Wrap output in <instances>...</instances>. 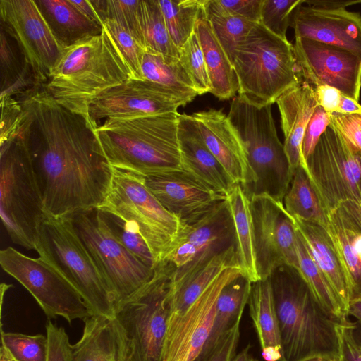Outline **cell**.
Segmentation results:
<instances>
[{"mask_svg": "<svg viewBox=\"0 0 361 361\" xmlns=\"http://www.w3.org/2000/svg\"><path fill=\"white\" fill-rule=\"evenodd\" d=\"M22 111L14 133L28 150L47 216L94 209L110 189L113 167L87 121L39 87L16 98Z\"/></svg>", "mask_w": 361, "mask_h": 361, "instance_id": "1", "label": "cell"}, {"mask_svg": "<svg viewBox=\"0 0 361 361\" xmlns=\"http://www.w3.org/2000/svg\"><path fill=\"white\" fill-rule=\"evenodd\" d=\"M129 78L126 61L104 28L101 34L63 49L43 87L59 104L91 126L88 110L93 99Z\"/></svg>", "mask_w": 361, "mask_h": 361, "instance_id": "2", "label": "cell"}, {"mask_svg": "<svg viewBox=\"0 0 361 361\" xmlns=\"http://www.w3.org/2000/svg\"><path fill=\"white\" fill-rule=\"evenodd\" d=\"M179 114L108 119L94 133L113 168L142 176L183 171Z\"/></svg>", "mask_w": 361, "mask_h": 361, "instance_id": "3", "label": "cell"}, {"mask_svg": "<svg viewBox=\"0 0 361 361\" xmlns=\"http://www.w3.org/2000/svg\"><path fill=\"white\" fill-rule=\"evenodd\" d=\"M280 330L283 361L338 354L336 320L317 304L297 271L283 265L269 277Z\"/></svg>", "mask_w": 361, "mask_h": 361, "instance_id": "4", "label": "cell"}, {"mask_svg": "<svg viewBox=\"0 0 361 361\" xmlns=\"http://www.w3.org/2000/svg\"><path fill=\"white\" fill-rule=\"evenodd\" d=\"M271 106L255 105L238 95L233 99L227 116L247 155L250 180L243 189L245 193L249 198L267 194L283 202L293 176Z\"/></svg>", "mask_w": 361, "mask_h": 361, "instance_id": "5", "label": "cell"}, {"mask_svg": "<svg viewBox=\"0 0 361 361\" xmlns=\"http://www.w3.org/2000/svg\"><path fill=\"white\" fill-rule=\"evenodd\" d=\"M35 250L76 289L93 315L115 317L113 291L71 217L46 214L37 227Z\"/></svg>", "mask_w": 361, "mask_h": 361, "instance_id": "6", "label": "cell"}, {"mask_svg": "<svg viewBox=\"0 0 361 361\" xmlns=\"http://www.w3.org/2000/svg\"><path fill=\"white\" fill-rule=\"evenodd\" d=\"M238 95L257 106L272 105L300 82L293 44L256 23L232 58Z\"/></svg>", "mask_w": 361, "mask_h": 361, "instance_id": "7", "label": "cell"}, {"mask_svg": "<svg viewBox=\"0 0 361 361\" xmlns=\"http://www.w3.org/2000/svg\"><path fill=\"white\" fill-rule=\"evenodd\" d=\"M0 215L13 243L35 250L37 227L46 213L31 157L16 133L0 142Z\"/></svg>", "mask_w": 361, "mask_h": 361, "instance_id": "8", "label": "cell"}, {"mask_svg": "<svg viewBox=\"0 0 361 361\" xmlns=\"http://www.w3.org/2000/svg\"><path fill=\"white\" fill-rule=\"evenodd\" d=\"M97 209L133 224L147 243L156 264L172 250L182 228L145 185L144 176L113 168L111 185Z\"/></svg>", "mask_w": 361, "mask_h": 361, "instance_id": "9", "label": "cell"}, {"mask_svg": "<svg viewBox=\"0 0 361 361\" xmlns=\"http://www.w3.org/2000/svg\"><path fill=\"white\" fill-rule=\"evenodd\" d=\"M172 271L168 262L158 263L151 279L115 310V317L131 343V361H161Z\"/></svg>", "mask_w": 361, "mask_h": 361, "instance_id": "10", "label": "cell"}, {"mask_svg": "<svg viewBox=\"0 0 361 361\" xmlns=\"http://www.w3.org/2000/svg\"><path fill=\"white\" fill-rule=\"evenodd\" d=\"M71 218L113 291L116 310L151 279L154 269L143 264L116 238L99 209L80 212Z\"/></svg>", "mask_w": 361, "mask_h": 361, "instance_id": "11", "label": "cell"}, {"mask_svg": "<svg viewBox=\"0 0 361 361\" xmlns=\"http://www.w3.org/2000/svg\"><path fill=\"white\" fill-rule=\"evenodd\" d=\"M235 245L232 216L226 200L197 221L182 224L169 255L164 260L173 268L170 294L204 267L215 256Z\"/></svg>", "mask_w": 361, "mask_h": 361, "instance_id": "12", "label": "cell"}, {"mask_svg": "<svg viewBox=\"0 0 361 361\" xmlns=\"http://www.w3.org/2000/svg\"><path fill=\"white\" fill-rule=\"evenodd\" d=\"M311 183L326 212L356 204L361 193V155L330 125L306 161Z\"/></svg>", "mask_w": 361, "mask_h": 361, "instance_id": "13", "label": "cell"}, {"mask_svg": "<svg viewBox=\"0 0 361 361\" xmlns=\"http://www.w3.org/2000/svg\"><path fill=\"white\" fill-rule=\"evenodd\" d=\"M0 264L34 297L47 317L69 323L93 316L76 289L49 263L8 247L0 252Z\"/></svg>", "mask_w": 361, "mask_h": 361, "instance_id": "14", "label": "cell"}, {"mask_svg": "<svg viewBox=\"0 0 361 361\" xmlns=\"http://www.w3.org/2000/svg\"><path fill=\"white\" fill-rule=\"evenodd\" d=\"M256 263L261 280L286 265L299 270L296 229L283 203L267 194L250 197Z\"/></svg>", "mask_w": 361, "mask_h": 361, "instance_id": "15", "label": "cell"}, {"mask_svg": "<svg viewBox=\"0 0 361 361\" xmlns=\"http://www.w3.org/2000/svg\"><path fill=\"white\" fill-rule=\"evenodd\" d=\"M240 275L238 264L228 267L183 316L169 317L161 361H200L210 336L219 294Z\"/></svg>", "mask_w": 361, "mask_h": 361, "instance_id": "16", "label": "cell"}, {"mask_svg": "<svg viewBox=\"0 0 361 361\" xmlns=\"http://www.w3.org/2000/svg\"><path fill=\"white\" fill-rule=\"evenodd\" d=\"M0 16L1 27L16 40L38 83L43 86L63 49L35 0H0Z\"/></svg>", "mask_w": 361, "mask_h": 361, "instance_id": "17", "label": "cell"}, {"mask_svg": "<svg viewBox=\"0 0 361 361\" xmlns=\"http://www.w3.org/2000/svg\"><path fill=\"white\" fill-rule=\"evenodd\" d=\"M188 103L185 97L166 87L129 78L94 99L88 114L95 130L104 118L128 119L178 112L180 106Z\"/></svg>", "mask_w": 361, "mask_h": 361, "instance_id": "18", "label": "cell"}, {"mask_svg": "<svg viewBox=\"0 0 361 361\" xmlns=\"http://www.w3.org/2000/svg\"><path fill=\"white\" fill-rule=\"evenodd\" d=\"M300 81L329 85L359 101L361 56L341 47L295 37L293 44Z\"/></svg>", "mask_w": 361, "mask_h": 361, "instance_id": "19", "label": "cell"}, {"mask_svg": "<svg viewBox=\"0 0 361 361\" xmlns=\"http://www.w3.org/2000/svg\"><path fill=\"white\" fill-rule=\"evenodd\" d=\"M147 188L182 224L192 223L226 200L185 171L144 176Z\"/></svg>", "mask_w": 361, "mask_h": 361, "instance_id": "20", "label": "cell"}, {"mask_svg": "<svg viewBox=\"0 0 361 361\" xmlns=\"http://www.w3.org/2000/svg\"><path fill=\"white\" fill-rule=\"evenodd\" d=\"M295 37L336 46L361 56V15L345 8L329 10L298 6L290 25Z\"/></svg>", "mask_w": 361, "mask_h": 361, "instance_id": "21", "label": "cell"}, {"mask_svg": "<svg viewBox=\"0 0 361 361\" xmlns=\"http://www.w3.org/2000/svg\"><path fill=\"white\" fill-rule=\"evenodd\" d=\"M203 140L235 185L243 189L250 180V168L243 145L222 109H209L191 114Z\"/></svg>", "mask_w": 361, "mask_h": 361, "instance_id": "22", "label": "cell"}, {"mask_svg": "<svg viewBox=\"0 0 361 361\" xmlns=\"http://www.w3.org/2000/svg\"><path fill=\"white\" fill-rule=\"evenodd\" d=\"M178 140L183 170L226 199L235 184L205 145L192 115L179 114Z\"/></svg>", "mask_w": 361, "mask_h": 361, "instance_id": "23", "label": "cell"}, {"mask_svg": "<svg viewBox=\"0 0 361 361\" xmlns=\"http://www.w3.org/2000/svg\"><path fill=\"white\" fill-rule=\"evenodd\" d=\"M284 135V150L290 172L302 166L308 177L309 170L302 155L305 129L318 104L314 87L302 81L281 94L276 102Z\"/></svg>", "mask_w": 361, "mask_h": 361, "instance_id": "24", "label": "cell"}, {"mask_svg": "<svg viewBox=\"0 0 361 361\" xmlns=\"http://www.w3.org/2000/svg\"><path fill=\"white\" fill-rule=\"evenodd\" d=\"M80 339L72 345V361H131L130 341L116 317L85 320Z\"/></svg>", "mask_w": 361, "mask_h": 361, "instance_id": "25", "label": "cell"}, {"mask_svg": "<svg viewBox=\"0 0 361 361\" xmlns=\"http://www.w3.org/2000/svg\"><path fill=\"white\" fill-rule=\"evenodd\" d=\"M291 216V215H290ZM311 257L348 315L351 295L331 241L322 227L291 216Z\"/></svg>", "mask_w": 361, "mask_h": 361, "instance_id": "26", "label": "cell"}, {"mask_svg": "<svg viewBox=\"0 0 361 361\" xmlns=\"http://www.w3.org/2000/svg\"><path fill=\"white\" fill-rule=\"evenodd\" d=\"M196 32L204 56L212 93L219 100L234 98L239 85L233 64L216 37L202 11L197 20Z\"/></svg>", "mask_w": 361, "mask_h": 361, "instance_id": "27", "label": "cell"}, {"mask_svg": "<svg viewBox=\"0 0 361 361\" xmlns=\"http://www.w3.org/2000/svg\"><path fill=\"white\" fill-rule=\"evenodd\" d=\"M35 2L63 49L103 31V25L84 16L70 0H35Z\"/></svg>", "mask_w": 361, "mask_h": 361, "instance_id": "28", "label": "cell"}, {"mask_svg": "<svg viewBox=\"0 0 361 361\" xmlns=\"http://www.w3.org/2000/svg\"><path fill=\"white\" fill-rule=\"evenodd\" d=\"M226 201L234 224L238 265L247 279L252 283L257 282L261 279L256 263L250 200L242 186L236 184L228 193Z\"/></svg>", "mask_w": 361, "mask_h": 361, "instance_id": "29", "label": "cell"}, {"mask_svg": "<svg viewBox=\"0 0 361 361\" xmlns=\"http://www.w3.org/2000/svg\"><path fill=\"white\" fill-rule=\"evenodd\" d=\"M252 282L240 275L224 286L218 298L209 338L200 361H207L221 338L241 320Z\"/></svg>", "mask_w": 361, "mask_h": 361, "instance_id": "30", "label": "cell"}, {"mask_svg": "<svg viewBox=\"0 0 361 361\" xmlns=\"http://www.w3.org/2000/svg\"><path fill=\"white\" fill-rule=\"evenodd\" d=\"M1 95L18 97L41 87L16 40L1 27Z\"/></svg>", "mask_w": 361, "mask_h": 361, "instance_id": "31", "label": "cell"}, {"mask_svg": "<svg viewBox=\"0 0 361 361\" xmlns=\"http://www.w3.org/2000/svg\"><path fill=\"white\" fill-rule=\"evenodd\" d=\"M247 305L261 349L273 347L283 353L269 278L252 283Z\"/></svg>", "mask_w": 361, "mask_h": 361, "instance_id": "32", "label": "cell"}, {"mask_svg": "<svg viewBox=\"0 0 361 361\" xmlns=\"http://www.w3.org/2000/svg\"><path fill=\"white\" fill-rule=\"evenodd\" d=\"M235 264H238L235 246L215 256L176 292L170 294L169 317L183 316L223 271Z\"/></svg>", "mask_w": 361, "mask_h": 361, "instance_id": "33", "label": "cell"}, {"mask_svg": "<svg viewBox=\"0 0 361 361\" xmlns=\"http://www.w3.org/2000/svg\"><path fill=\"white\" fill-rule=\"evenodd\" d=\"M325 228L341 267L351 300L361 295V262L352 245L343 212L339 208L326 212Z\"/></svg>", "mask_w": 361, "mask_h": 361, "instance_id": "34", "label": "cell"}, {"mask_svg": "<svg viewBox=\"0 0 361 361\" xmlns=\"http://www.w3.org/2000/svg\"><path fill=\"white\" fill-rule=\"evenodd\" d=\"M296 234L299 264L298 274L307 286L314 300L324 311L338 322L348 320V315L343 310L326 278L311 257L297 231Z\"/></svg>", "mask_w": 361, "mask_h": 361, "instance_id": "35", "label": "cell"}, {"mask_svg": "<svg viewBox=\"0 0 361 361\" xmlns=\"http://www.w3.org/2000/svg\"><path fill=\"white\" fill-rule=\"evenodd\" d=\"M289 214L324 229L327 224L326 212L305 169L300 166L293 173L290 187L283 201Z\"/></svg>", "mask_w": 361, "mask_h": 361, "instance_id": "36", "label": "cell"}, {"mask_svg": "<svg viewBox=\"0 0 361 361\" xmlns=\"http://www.w3.org/2000/svg\"><path fill=\"white\" fill-rule=\"evenodd\" d=\"M142 73L145 80L171 89L189 102L198 95L179 59H167L160 54L145 51L142 61Z\"/></svg>", "mask_w": 361, "mask_h": 361, "instance_id": "37", "label": "cell"}, {"mask_svg": "<svg viewBox=\"0 0 361 361\" xmlns=\"http://www.w3.org/2000/svg\"><path fill=\"white\" fill-rule=\"evenodd\" d=\"M138 18L145 51L167 59H179V49L168 30L158 0H140Z\"/></svg>", "mask_w": 361, "mask_h": 361, "instance_id": "38", "label": "cell"}, {"mask_svg": "<svg viewBox=\"0 0 361 361\" xmlns=\"http://www.w3.org/2000/svg\"><path fill=\"white\" fill-rule=\"evenodd\" d=\"M170 36L180 49L195 32L204 0H158Z\"/></svg>", "mask_w": 361, "mask_h": 361, "instance_id": "39", "label": "cell"}, {"mask_svg": "<svg viewBox=\"0 0 361 361\" xmlns=\"http://www.w3.org/2000/svg\"><path fill=\"white\" fill-rule=\"evenodd\" d=\"M203 11L231 61L235 47L247 35L256 23L225 13L219 8L215 0H204Z\"/></svg>", "mask_w": 361, "mask_h": 361, "instance_id": "40", "label": "cell"}, {"mask_svg": "<svg viewBox=\"0 0 361 361\" xmlns=\"http://www.w3.org/2000/svg\"><path fill=\"white\" fill-rule=\"evenodd\" d=\"M102 23L104 20L116 22L144 47L138 18L140 0H90Z\"/></svg>", "mask_w": 361, "mask_h": 361, "instance_id": "41", "label": "cell"}, {"mask_svg": "<svg viewBox=\"0 0 361 361\" xmlns=\"http://www.w3.org/2000/svg\"><path fill=\"white\" fill-rule=\"evenodd\" d=\"M99 211L116 238L143 264L154 269L156 266L154 256L137 228L114 214Z\"/></svg>", "mask_w": 361, "mask_h": 361, "instance_id": "42", "label": "cell"}, {"mask_svg": "<svg viewBox=\"0 0 361 361\" xmlns=\"http://www.w3.org/2000/svg\"><path fill=\"white\" fill-rule=\"evenodd\" d=\"M1 346L13 361H47L48 341L42 334L27 335L1 331Z\"/></svg>", "mask_w": 361, "mask_h": 361, "instance_id": "43", "label": "cell"}, {"mask_svg": "<svg viewBox=\"0 0 361 361\" xmlns=\"http://www.w3.org/2000/svg\"><path fill=\"white\" fill-rule=\"evenodd\" d=\"M103 27L121 54L130 72L131 78L145 80L142 61L145 52L139 42L116 22L104 20Z\"/></svg>", "mask_w": 361, "mask_h": 361, "instance_id": "44", "label": "cell"}, {"mask_svg": "<svg viewBox=\"0 0 361 361\" xmlns=\"http://www.w3.org/2000/svg\"><path fill=\"white\" fill-rule=\"evenodd\" d=\"M179 60L190 77L197 94L210 92L211 84L204 56L195 32L179 49Z\"/></svg>", "mask_w": 361, "mask_h": 361, "instance_id": "45", "label": "cell"}, {"mask_svg": "<svg viewBox=\"0 0 361 361\" xmlns=\"http://www.w3.org/2000/svg\"><path fill=\"white\" fill-rule=\"evenodd\" d=\"M304 0H262L260 24L275 35L288 39L286 32L295 8Z\"/></svg>", "mask_w": 361, "mask_h": 361, "instance_id": "46", "label": "cell"}, {"mask_svg": "<svg viewBox=\"0 0 361 361\" xmlns=\"http://www.w3.org/2000/svg\"><path fill=\"white\" fill-rule=\"evenodd\" d=\"M331 114L319 105L316 107L305 129L302 143V155L305 162L314 152L321 136L329 126Z\"/></svg>", "mask_w": 361, "mask_h": 361, "instance_id": "47", "label": "cell"}, {"mask_svg": "<svg viewBox=\"0 0 361 361\" xmlns=\"http://www.w3.org/2000/svg\"><path fill=\"white\" fill-rule=\"evenodd\" d=\"M46 332L48 341L47 361H72V345L64 328L49 319Z\"/></svg>", "mask_w": 361, "mask_h": 361, "instance_id": "48", "label": "cell"}, {"mask_svg": "<svg viewBox=\"0 0 361 361\" xmlns=\"http://www.w3.org/2000/svg\"><path fill=\"white\" fill-rule=\"evenodd\" d=\"M329 125L361 155V114L331 113Z\"/></svg>", "mask_w": 361, "mask_h": 361, "instance_id": "49", "label": "cell"}, {"mask_svg": "<svg viewBox=\"0 0 361 361\" xmlns=\"http://www.w3.org/2000/svg\"><path fill=\"white\" fill-rule=\"evenodd\" d=\"M340 361H361V346L353 335L354 323L345 320L335 325Z\"/></svg>", "mask_w": 361, "mask_h": 361, "instance_id": "50", "label": "cell"}, {"mask_svg": "<svg viewBox=\"0 0 361 361\" xmlns=\"http://www.w3.org/2000/svg\"><path fill=\"white\" fill-rule=\"evenodd\" d=\"M1 127L0 142L9 138L16 131L18 125L22 107L19 101L11 96L0 97Z\"/></svg>", "mask_w": 361, "mask_h": 361, "instance_id": "51", "label": "cell"}, {"mask_svg": "<svg viewBox=\"0 0 361 361\" xmlns=\"http://www.w3.org/2000/svg\"><path fill=\"white\" fill-rule=\"evenodd\" d=\"M226 14L240 17L253 23H260L262 0H215Z\"/></svg>", "mask_w": 361, "mask_h": 361, "instance_id": "52", "label": "cell"}, {"mask_svg": "<svg viewBox=\"0 0 361 361\" xmlns=\"http://www.w3.org/2000/svg\"><path fill=\"white\" fill-rule=\"evenodd\" d=\"M240 321L221 338L207 361H231L235 355L240 338Z\"/></svg>", "mask_w": 361, "mask_h": 361, "instance_id": "53", "label": "cell"}, {"mask_svg": "<svg viewBox=\"0 0 361 361\" xmlns=\"http://www.w3.org/2000/svg\"><path fill=\"white\" fill-rule=\"evenodd\" d=\"M318 105L329 113H336L338 110L343 93L335 87L322 85L314 87Z\"/></svg>", "mask_w": 361, "mask_h": 361, "instance_id": "54", "label": "cell"}, {"mask_svg": "<svg viewBox=\"0 0 361 361\" xmlns=\"http://www.w3.org/2000/svg\"><path fill=\"white\" fill-rule=\"evenodd\" d=\"M304 4H306L307 6L314 8L336 10L345 8L348 6H354L356 4H361V0H304Z\"/></svg>", "mask_w": 361, "mask_h": 361, "instance_id": "55", "label": "cell"}, {"mask_svg": "<svg viewBox=\"0 0 361 361\" xmlns=\"http://www.w3.org/2000/svg\"><path fill=\"white\" fill-rule=\"evenodd\" d=\"M70 1L87 18L101 25H103V23L90 0Z\"/></svg>", "mask_w": 361, "mask_h": 361, "instance_id": "56", "label": "cell"}, {"mask_svg": "<svg viewBox=\"0 0 361 361\" xmlns=\"http://www.w3.org/2000/svg\"><path fill=\"white\" fill-rule=\"evenodd\" d=\"M336 113L343 114H361V104L357 101L343 94Z\"/></svg>", "mask_w": 361, "mask_h": 361, "instance_id": "57", "label": "cell"}, {"mask_svg": "<svg viewBox=\"0 0 361 361\" xmlns=\"http://www.w3.org/2000/svg\"><path fill=\"white\" fill-rule=\"evenodd\" d=\"M348 315H351L361 322V295L354 297L350 303Z\"/></svg>", "mask_w": 361, "mask_h": 361, "instance_id": "58", "label": "cell"}, {"mask_svg": "<svg viewBox=\"0 0 361 361\" xmlns=\"http://www.w3.org/2000/svg\"><path fill=\"white\" fill-rule=\"evenodd\" d=\"M300 361H340L338 354L329 353V354H318L313 356L308 357Z\"/></svg>", "mask_w": 361, "mask_h": 361, "instance_id": "59", "label": "cell"}, {"mask_svg": "<svg viewBox=\"0 0 361 361\" xmlns=\"http://www.w3.org/2000/svg\"><path fill=\"white\" fill-rule=\"evenodd\" d=\"M250 346L247 345L243 348L239 353L235 354L231 361H259L250 353Z\"/></svg>", "mask_w": 361, "mask_h": 361, "instance_id": "60", "label": "cell"}, {"mask_svg": "<svg viewBox=\"0 0 361 361\" xmlns=\"http://www.w3.org/2000/svg\"><path fill=\"white\" fill-rule=\"evenodd\" d=\"M353 335L356 342L361 346V322L354 323Z\"/></svg>", "mask_w": 361, "mask_h": 361, "instance_id": "61", "label": "cell"}, {"mask_svg": "<svg viewBox=\"0 0 361 361\" xmlns=\"http://www.w3.org/2000/svg\"><path fill=\"white\" fill-rule=\"evenodd\" d=\"M0 361H13L4 347H1Z\"/></svg>", "mask_w": 361, "mask_h": 361, "instance_id": "62", "label": "cell"}]
</instances>
